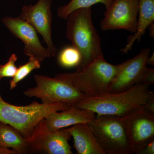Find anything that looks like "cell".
Wrapping results in <instances>:
<instances>
[{
    "label": "cell",
    "instance_id": "obj_20",
    "mask_svg": "<svg viewBox=\"0 0 154 154\" xmlns=\"http://www.w3.org/2000/svg\"><path fill=\"white\" fill-rule=\"evenodd\" d=\"M17 57L15 54H13L9 57L7 63L0 65V80L4 78H13L17 73V68L16 62Z\"/></svg>",
    "mask_w": 154,
    "mask_h": 154
},
{
    "label": "cell",
    "instance_id": "obj_3",
    "mask_svg": "<svg viewBox=\"0 0 154 154\" xmlns=\"http://www.w3.org/2000/svg\"><path fill=\"white\" fill-rule=\"evenodd\" d=\"M119 68V64H111L103 57L80 70L57 74L55 77L67 82L86 97H96L109 94L110 84Z\"/></svg>",
    "mask_w": 154,
    "mask_h": 154
},
{
    "label": "cell",
    "instance_id": "obj_18",
    "mask_svg": "<svg viewBox=\"0 0 154 154\" xmlns=\"http://www.w3.org/2000/svg\"><path fill=\"white\" fill-rule=\"evenodd\" d=\"M59 63L66 68L79 66L81 61V55L78 50L74 47L64 48L59 54Z\"/></svg>",
    "mask_w": 154,
    "mask_h": 154
},
{
    "label": "cell",
    "instance_id": "obj_6",
    "mask_svg": "<svg viewBox=\"0 0 154 154\" xmlns=\"http://www.w3.org/2000/svg\"><path fill=\"white\" fill-rule=\"evenodd\" d=\"M88 124L106 154H133L118 116H96Z\"/></svg>",
    "mask_w": 154,
    "mask_h": 154
},
{
    "label": "cell",
    "instance_id": "obj_15",
    "mask_svg": "<svg viewBox=\"0 0 154 154\" xmlns=\"http://www.w3.org/2000/svg\"><path fill=\"white\" fill-rule=\"evenodd\" d=\"M139 9L137 27L134 34L128 39L127 44L120 50L122 54H127L131 50L135 42L140 41L154 21V0H138Z\"/></svg>",
    "mask_w": 154,
    "mask_h": 154
},
{
    "label": "cell",
    "instance_id": "obj_12",
    "mask_svg": "<svg viewBox=\"0 0 154 154\" xmlns=\"http://www.w3.org/2000/svg\"><path fill=\"white\" fill-rule=\"evenodd\" d=\"M2 21L14 36L23 42L25 55L35 58L39 61L51 57L47 48L42 45L37 31L28 22L19 17H7L3 18Z\"/></svg>",
    "mask_w": 154,
    "mask_h": 154
},
{
    "label": "cell",
    "instance_id": "obj_22",
    "mask_svg": "<svg viewBox=\"0 0 154 154\" xmlns=\"http://www.w3.org/2000/svg\"><path fill=\"white\" fill-rule=\"evenodd\" d=\"M154 139L148 143L143 147L137 154H154Z\"/></svg>",
    "mask_w": 154,
    "mask_h": 154
},
{
    "label": "cell",
    "instance_id": "obj_26",
    "mask_svg": "<svg viewBox=\"0 0 154 154\" xmlns=\"http://www.w3.org/2000/svg\"><path fill=\"white\" fill-rule=\"evenodd\" d=\"M154 22L152 23L151 25H150L148 27L149 29L150 35L151 36L152 38H154Z\"/></svg>",
    "mask_w": 154,
    "mask_h": 154
},
{
    "label": "cell",
    "instance_id": "obj_23",
    "mask_svg": "<svg viewBox=\"0 0 154 154\" xmlns=\"http://www.w3.org/2000/svg\"><path fill=\"white\" fill-rule=\"evenodd\" d=\"M144 107L150 112L154 113V99L150 100L145 105H144Z\"/></svg>",
    "mask_w": 154,
    "mask_h": 154
},
{
    "label": "cell",
    "instance_id": "obj_24",
    "mask_svg": "<svg viewBox=\"0 0 154 154\" xmlns=\"http://www.w3.org/2000/svg\"><path fill=\"white\" fill-rule=\"evenodd\" d=\"M0 154H17V152L12 149L3 147L0 146Z\"/></svg>",
    "mask_w": 154,
    "mask_h": 154
},
{
    "label": "cell",
    "instance_id": "obj_13",
    "mask_svg": "<svg viewBox=\"0 0 154 154\" xmlns=\"http://www.w3.org/2000/svg\"><path fill=\"white\" fill-rule=\"evenodd\" d=\"M96 117V113L91 110L71 105L66 110L51 113L44 121L50 130L54 131L79 123H90Z\"/></svg>",
    "mask_w": 154,
    "mask_h": 154
},
{
    "label": "cell",
    "instance_id": "obj_14",
    "mask_svg": "<svg viewBox=\"0 0 154 154\" xmlns=\"http://www.w3.org/2000/svg\"><path fill=\"white\" fill-rule=\"evenodd\" d=\"M73 138L78 154H106L97 142L88 123H79L68 128Z\"/></svg>",
    "mask_w": 154,
    "mask_h": 154
},
{
    "label": "cell",
    "instance_id": "obj_16",
    "mask_svg": "<svg viewBox=\"0 0 154 154\" xmlns=\"http://www.w3.org/2000/svg\"><path fill=\"white\" fill-rule=\"evenodd\" d=\"M0 146L11 149L18 154L30 152L28 141L17 129L0 122Z\"/></svg>",
    "mask_w": 154,
    "mask_h": 154
},
{
    "label": "cell",
    "instance_id": "obj_9",
    "mask_svg": "<svg viewBox=\"0 0 154 154\" xmlns=\"http://www.w3.org/2000/svg\"><path fill=\"white\" fill-rule=\"evenodd\" d=\"M138 0H113L100 23L103 31L125 30L134 33L137 27Z\"/></svg>",
    "mask_w": 154,
    "mask_h": 154
},
{
    "label": "cell",
    "instance_id": "obj_17",
    "mask_svg": "<svg viewBox=\"0 0 154 154\" xmlns=\"http://www.w3.org/2000/svg\"><path fill=\"white\" fill-rule=\"evenodd\" d=\"M113 1V0H71L68 4L58 8L57 15L61 19L66 20L70 13L77 9L91 8L93 5L98 3L103 4L107 9Z\"/></svg>",
    "mask_w": 154,
    "mask_h": 154
},
{
    "label": "cell",
    "instance_id": "obj_19",
    "mask_svg": "<svg viewBox=\"0 0 154 154\" xmlns=\"http://www.w3.org/2000/svg\"><path fill=\"white\" fill-rule=\"evenodd\" d=\"M40 61L35 58L29 57L27 63L20 66L17 69V73L10 82V88L11 90L16 88L19 82L26 78L33 70L40 68Z\"/></svg>",
    "mask_w": 154,
    "mask_h": 154
},
{
    "label": "cell",
    "instance_id": "obj_5",
    "mask_svg": "<svg viewBox=\"0 0 154 154\" xmlns=\"http://www.w3.org/2000/svg\"><path fill=\"white\" fill-rule=\"evenodd\" d=\"M36 87L24 91L25 96L35 97L42 103L53 104L64 102L75 105L86 96L73 86L63 80L37 74L34 75Z\"/></svg>",
    "mask_w": 154,
    "mask_h": 154
},
{
    "label": "cell",
    "instance_id": "obj_27",
    "mask_svg": "<svg viewBox=\"0 0 154 154\" xmlns=\"http://www.w3.org/2000/svg\"><path fill=\"white\" fill-rule=\"evenodd\" d=\"M2 1H3V0H2Z\"/></svg>",
    "mask_w": 154,
    "mask_h": 154
},
{
    "label": "cell",
    "instance_id": "obj_25",
    "mask_svg": "<svg viewBox=\"0 0 154 154\" xmlns=\"http://www.w3.org/2000/svg\"><path fill=\"white\" fill-rule=\"evenodd\" d=\"M147 64L150 65L154 66V53H153L152 55L151 56L149 57L148 58L147 61Z\"/></svg>",
    "mask_w": 154,
    "mask_h": 154
},
{
    "label": "cell",
    "instance_id": "obj_10",
    "mask_svg": "<svg viewBox=\"0 0 154 154\" xmlns=\"http://www.w3.org/2000/svg\"><path fill=\"white\" fill-rule=\"evenodd\" d=\"M53 0H38L34 5L24 6L19 17L33 26L42 36L51 57H54L57 48L52 38L51 10Z\"/></svg>",
    "mask_w": 154,
    "mask_h": 154
},
{
    "label": "cell",
    "instance_id": "obj_7",
    "mask_svg": "<svg viewBox=\"0 0 154 154\" xmlns=\"http://www.w3.org/2000/svg\"><path fill=\"white\" fill-rule=\"evenodd\" d=\"M118 118L132 153L137 154L154 139V113L147 110L144 105Z\"/></svg>",
    "mask_w": 154,
    "mask_h": 154
},
{
    "label": "cell",
    "instance_id": "obj_2",
    "mask_svg": "<svg viewBox=\"0 0 154 154\" xmlns=\"http://www.w3.org/2000/svg\"><path fill=\"white\" fill-rule=\"evenodd\" d=\"M66 19V37L81 54V63L76 68L80 70L104 57L101 39L93 23L91 7L75 10Z\"/></svg>",
    "mask_w": 154,
    "mask_h": 154
},
{
    "label": "cell",
    "instance_id": "obj_1",
    "mask_svg": "<svg viewBox=\"0 0 154 154\" xmlns=\"http://www.w3.org/2000/svg\"><path fill=\"white\" fill-rule=\"evenodd\" d=\"M154 99L150 86L137 84L126 91L96 97H86L74 105L93 111L97 116H123Z\"/></svg>",
    "mask_w": 154,
    "mask_h": 154
},
{
    "label": "cell",
    "instance_id": "obj_11",
    "mask_svg": "<svg viewBox=\"0 0 154 154\" xmlns=\"http://www.w3.org/2000/svg\"><path fill=\"white\" fill-rule=\"evenodd\" d=\"M150 54V49L144 48L132 58L119 64L118 71L110 84L109 94L125 91L141 83Z\"/></svg>",
    "mask_w": 154,
    "mask_h": 154
},
{
    "label": "cell",
    "instance_id": "obj_8",
    "mask_svg": "<svg viewBox=\"0 0 154 154\" xmlns=\"http://www.w3.org/2000/svg\"><path fill=\"white\" fill-rule=\"evenodd\" d=\"M72 136L68 128L50 130L44 119L36 125L28 140L31 153L72 154L69 141Z\"/></svg>",
    "mask_w": 154,
    "mask_h": 154
},
{
    "label": "cell",
    "instance_id": "obj_21",
    "mask_svg": "<svg viewBox=\"0 0 154 154\" xmlns=\"http://www.w3.org/2000/svg\"><path fill=\"white\" fill-rule=\"evenodd\" d=\"M141 83L150 86L154 84V69L147 67Z\"/></svg>",
    "mask_w": 154,
    "mask_h": 154
},
{
    "label": "cell",
    "instance_id": "obj_4",
    "mask_svg": "<svg viewBox=\"0 0 154 154\" xmlns=\"http://www.w3.org/2000/svg\"><path fill=\"white\" fill-rule=\"evenodd\" d=\"M64 102L46 104L33 102L26 106H17L4 101L0 95V122L17 129L28 141L35 127L52 112L68 109Z\"/></svg>",
    "mask_w": 154,
    "mask_h": 154
}]
</instances>
